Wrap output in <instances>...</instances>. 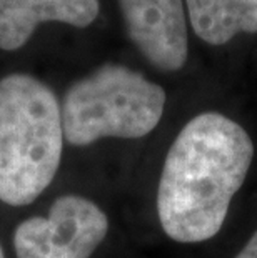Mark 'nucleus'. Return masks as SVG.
Returning a JSON list of instances; mask_svg holds the SVG:
<instances>
[{"label": "nucleus", "mask_w": 257, "mask_h": 258, "mask_svg": "<svg viewBox=\"0 0 257 258\" xmlns=\"http://www.w3.org/2000/svg\"><path fill=\"white\" fill-rule=\"evenodd\" d=\"M166 90L137 70L104 63L74 80L60 98L64 139L87 147L100 139H140L161 122Z\"/></svg>", "instance_id": "7ed1b4c3"}, {"label": "nucleus", "mask_w": 257, "mask_h": 258, "mask_svg": "<svg viewBox=\"0 0 257 258\" xmlns=\"http://www.w3.org/2000/svg\"><path fill=\"white\" fill-rule=\"evenodd\" d=\"M0 258H5V255H4V250H2V245H0Z\"/></svg>", "instance_id": "1a4fd4ad"}, {"label": "nucleus", "mask_w": 257, "mask_h": 258, "mask_svg": "<svg viewBox=\"0 0 257 258\" xmlns=\"http://www.w3.org/2000/svg\"><path fill=\"white\" fill-rule=\"evenodd\" d=\"M60 98L27 72L0 77V202L29 205L52 183L62 160Z\"/></svg>", "instance_id": "f03ea898"}, {"label": "nucleus", "mask_w": 257, "mask_h": 258, "mask_svg": "<svg viewBox=\"0 0 257 258\" xmlns=\"http://www.w3.org/2000/svg\"><path fill=\"white\" fill-rule=\"evenodd\" d=\"M132 45L152 67L177 72L189 53L184 0H117Z\"/></svg>", "instance_id": "39448f33"}, {"label": "nucleus", "mask_w": 257, "mask_h": 258, "mask_svg": "<svg viewBox=\"0 0 257 258\" xmlns=\"http://www.w3.org/2000/svg\"><path fill=\"white\" fill-rule=\"evenodd\" d=\"M236 258H257V230L247 243L244 245V248L239 251Z\"/></svg>", "instance_id": "6e6552de"}, {"label": "nucleus", "mask_w": 257, "mask_h": 258, "mask_svg": "<svg viewBox=\"0 0 257 258\" xmlns=\"http://www.w3.org/2000/svg\"><path fill=\"white\" fill-rule=\"evenodd\" d=\"M195 35L222 45L240 32H257V0H184Z\"/></svg>", "instance_id": "0eeeda50"}, {"label": "nucleus", "mask_w": 257, "mask_h": 258, "mask_svg": "<svg viewBox=\"0 0 257 258\" xmlns=\"http://www.w3.org/2000/svg\"><path fill=\"white\" fill-rule=\"evenodd\" d=\"M100 10V0H0V50H22L45 27L89 29Z\"/></svg>", "instance_id": "423d86ee"}, {"label": "nucleus", "mask_w": 257, "mask_h": 258, "mask_svg": "<svg viewBox=\"0 0 257 258\" xmlns=\"http://www.w3.org/2000/svg\"><path fill=\"white\" fill-rule=\"evenodd\" d=\"M109 232L100 207L80 195H62L45 217L17 225L14 248L17 258H90Z\"/></svg>", "instance_id": "20e7f679"}, {"label": "nucleus", "mask_w": 257, "mask_h": 258, "mask_svg": "<svg viewBox=\"0 0 257 258\" xmlns=\"http://www.w3.org/2000/svg\"><path fill=\"white\" fill-rule=\"evenodd\" d=\"M254 158L249 134L217 112L194 117L167 152L157 191V213L180 243L212 238L227 217Z\"/></svg>", "instance_id": "f257e3e1"}]
</instances>
